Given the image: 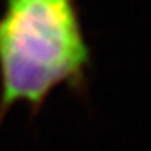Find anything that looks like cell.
Masks as SVG:
<instances>
[{"mask_svg":"<svg viewBox=\"0 0 151 151\" xmlns=\"http://www.w3.org/2000/svg\"><path fill=\"white\" fill-rule=\"evenodd\" d=\"M90 49L74 0H7L0 16V123L13 106L34 111L86 77Z\"/></svg>","mask_w":151,"mask_h":151,"instance_id":"1","label":"cell"}]
</instances>
